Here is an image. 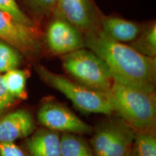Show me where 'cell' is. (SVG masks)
Returning a JSON list of instances; mask_svg holds the SVG:
<instances>
[{
	"label": "cell",
	"mask_w": 156,
	"mask_h": 156,
	"mask_svg": "<svg viewBox=\"0 0 156 156\" xmlns=\"http://www.w3.org/2000/svg\"><path fill=\"white\" fill-rule=\"evenodd\" d=\"M85 45L104 61L114 82L147 92H155L156 59L110 38L95 28L85 34Z\"/></svg>",
	"instance_id": "1"
},
{
	"label": "cell",
	"mask_w": 156,
	"mask_h": 156,
	"mask_svg": "<svg viewBox=\"0 0 156 156\" xmlns=\"http://www.w3.org/2000/svg\"><path fill=\"white\" fill-rule=\"evenodd\" d=\"M114 113L134 130L155 129V92H147L116 82L108 93Z\"/></svg>",
	"instance_id": "2"
},
{
	"label": "cell",
	"mask_w": 156,
	"mask_h": 156,
	"mask_svg": "<svg viewBox=\"0 0 156 156\" xmlns=\"http://www.w3.org/2000/svg\"><path fill=\"white\" fill-rule=\"evenodd\" d=\"M36 69L43 82L63 93L81 112L106 115L114 113L108 93L87 88L63 75L50 71L41 64H37Z\"/></svg>",
	"instance_id": "3"
},
{
	"label": "cell",
	"mask_w": 156,
	"mask_h": 156,
	"mask_svg": "<svg viewBox=\"0 0 156 156\" xmlns=\"http://www.w3.org/2000/svg\"><path fill=\"white\" fill-rule=\"evenodd\" d=\"M64 70L76 82L98 92L108 93L114 80L108 67L93 51L80 48L62 56Z\"/></svg>",
	"instance_id": "4"
},
{
	"label": "cell",
	"mask_w": 156,
	"mask_h": 156,
	"mask_svg": "<svg viewBox=\"0 0 156 156\" xmlns=\"http://www.w3.org/2000/svg\"><path fill=\"white\" fill-rule=\"evenodd\" d=\"M135 130L122 119L101 124L90 140L94 156H132Z\"/></svg>",
	"instance_id": "5"
},
{
	"label": "cell",
	"mask_w": 156,
	"mask_h": 156,
	"mask_svg": "<svg viewBox=\"0 0 156 156\" xmlns=\"http://www.w3.org/2000/svg\"><path fill=\"white\" fill-rule=\"evenodd\" d=\"M0 40L11 45L28 57L38 55L41 50L40 34L37 26L23 24L2 9Z\"/></svg>",
	"instance_id": "6"
},
{
	"label": "cell",
	"mask_w": 156,
	"mask_h": 156,
	"mask_svg": "<svg viewBox=\"0 0 156 156\" xmlns=\"http://www.w3.org/2000/svg\"><path fill=\"white\" fill-rule=\"evenodd\" d=\"M37 118L45 128L63 133L89 134L93 128L69 108L54 101L44 102L38 109Z\"/></svg>",
	"instance_id": "7"
},
{
	"label": "cell",
	"mask_w": 156,
	"mask_h": 156,
	"mask_svg": "<svg viewBox=\"0 0 156 156\" xmlns=\"http://www.w3.org/2000/svg\"><path fill=\"white\" fill-rule=\"evenodd\" d=\"M46 41L48 49L55 55H65L86 47L83 33L58 16L48 25Z\"/></svg>",
	"instance_id": "8"
},
{
	"label": "cell",
	"mask_w": 156,
	"mask_h": 156,
	"mask_svg": "<svg viewBox=\"0 0 156 156\" xmlns=\"http://www.w3.org/2000/svg\"><path fill=\"white\" fill-rule=\"evenodd\" d=\"M55 11L84 34L97 28L90 0H58Z\"/></svg>",
	"instance_id": "9"
},
{
	"label": "cell",
	"mask_w": 156,
	"mask_h": 156,
	"mask_svg": "<svg viewBox=\"0 0 156 156\" xmlns=\"http://www.w3.org/2000/svg\"><path fill=\"white\" fill-rule=\"evenodd\" d=\"M35 129V120L28 111L20 109L9 113L0 118V143L28 137Z\"/></svg>",
	"instance_id": "10"
},
{
	"label": "cell",
	"mask_w": 156,
	"mask_h": 156,
	"mask_svg": "<svg viewBox=\"0 0 156 156\" xmlns=\"http://www.w3.org/2000/svg\"><path fill=\"white\" fill-rule=\"evenodd\" d=\"M59 132L47 128L37 130L25 142L28 156H60Z\"/></svg>",
	"instance_id": "11"
},
{
	"label": "cell",
	"mask_w": 156,
	"mask_h": 156,
	"mask_svg": "<svg viewBox=\"0 0 156 156\" xmlns=\"http://www.w3.org/2000/svg\"><path fill=\"white\" fill-rule=\"evenodd\" d=\"M103 32L115 41L122 43L132 42L142 31L139 25L132 21L115 17H106L101 20Z\"/></svg>",
	"instance_id": "12"
},
{
	"label": "cell",
	"mask_w": 156,
	"mask_h": 156,
	"mask_svg": "<svg viewBox=\"0 0 156 156\" xmlns=\"http://www.w3.org/2000/svg\"><path fill=\"white\" fill-rule=\"evenodd\" d=\"M60 156H94L92 148L80 136L63 133L60 142Z\"/></svg>",
	"instance_id": "13"
},
{
	"label": "cell",
	"mask_w": 156,
	"mask_h": 156,
	"mask_svg": "<svg viewBox=\"0 0 156 156\" xmlns=\"http://www.w3.org/2000/svg\"><path fill=\"white\" fill-rule=\"evenodd\" d=\"M28 75L26 70L11 69L2 75L3 81L7 90L17 100L27 98L26 83Z\"/></svg>",
	"instance_id": "14"
},
{
	"label": "cell",
	"mask_w": 156,
	"mask_h": 156,
	"mask_svg": "<svg viewBox=\"0 0 156 156\" xmlns=\"http://www.w3.org/2000/svg\"><path fill=\"white\" fill-rule=\"evenodd\" d=\"M155 130H135L132 156H156Z\"/></svg>",
	"instance_id": "15"
},
{
	"label": "cell",
	"mask_w": 156,
	"mask_h": 156,
	"mask_svg": "<svg viewBox=\"0 0 156 156\" xmlns=\"http://www.w3.org/2000/svg\"><path fill=\"white\" fill-rule=\"evenodd\" d=\"M132 47L143 55L155 57L156 54V28L155 23L142 29L137 38L132 41Z\"/></svg>",
	"instance_id": "16"
},
{
	"label": "cell",
	"mask_w": 156,
	"mask_h": 156,
	"mask_svg": "<svg viewBox=\"0 0 156 156\" xmlns=\"http://www.w3.org/2000/svg\"><path fill=\"white\" fill-rule=\"evenodd\" d=\"M20 62L21 55L19 51L0 40V74L17 69Z\"/></svg>",
	"instance_id": "17"
},
{
	"label": "cell",
	"mask_w": 156,
	"mask_h": 156,
	"mask_svg": "<svg viewBox=\"0 0 156 156\" xmlns=\"http://www.w3.org/2000/svg\"><path fill=\"white\" fill-rule=\"evenodd\" d=\"M0 9L7 12L23 24L29 26H36V25L21 10L15 0H0Z\"/></svg>",
	"instance_id": "18"
},
{
	"label": "cell",
	"mask_w": 156,
	"mask_h": 156,
	"mask_svg": "<svg viewBox=\"0 0 156 156\" xmlns=\"http://www.w3.org/2000/svg\"><path fill=\"white\" fill-rule=\"evenodd\" d=\"M17 101L7 90L4 83L2 75L0 74V116L12 106Z\"/></svg>",
	"instance_id": "19"
},
{
	"label": "cell",
	"mask_w": 156,
	"mask_h": 156,
	"mask_svg": "<svg viewBox=\"0 0 156 156\" xmlns=\"http://www.w3.org/2000/svg\"><path fill=\"white\" fill-rule=\"evenodd\" d=\"M38 14L46 15L56 10L58 0H28Z\"/></svg>",
	"instance_id": "20"
},
{
	"label": "cell",
	"mask_w": 156,
	"mask_h": 156,
	"mask_svg": "<svg viewBox=\"0 0 156 156\" xmlns=\"http://www.w3.org/2000/svg\"><path fill=\"white\" fill-rule=\"evenodd\" d=\"M0 155L1 156H28L27 153L21 149L14 142L0 143Z\"/></svg>",
	"instance_id": "21"
}]
</instances>
